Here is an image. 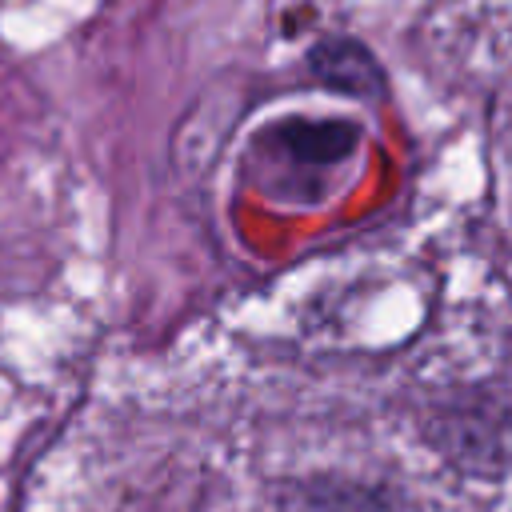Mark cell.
<instances>
[{
  "mask_svg": "<svg viewBox=\"0 0 512 512\" xmlns=\"http://www.w3.org/2000/svg\"><path fill=\"white\" fill-rule=\"evenodd\" d=\"M312 68H316L328 84H336V88H344V92L368 96V92L380 88V72H376V64H372V56H368L360 44H352V40H324V44H316Z\"/></svg>",
  "mask_w": 512,
  "mask_h": 512,
  "instance_id": "cell-1",
  "label": "cell"
},
{
  "mask_svg": "<svg viewBox=\"0 0 512 512\" xmlns=\"http://www.w3.org/2000/svg\"><path fill=\"white\" fill-rule=\"evenodd\" d=\"M296 512H380V504L356 488H328L316 484L308 496L296 500Z\"/></svg>",
  "mask_w": 512,
  "mask_h": 512,
  "instance_id": "cell-2",
  "label": "cell"
}]
</instances>
